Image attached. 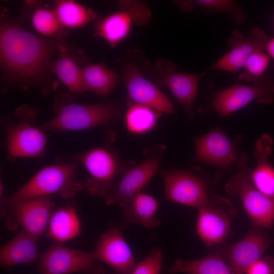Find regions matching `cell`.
<instances>
[{"mask_svg":"<svg viewBox=\"0 0 274 274\" xmlns=\"http://www.w3.org/2000/svg\"><path fill=\"white\" fill-rule=\"evenodd\" d=\"M27 15L9 18L1 15L0 62L4 80L27 90L41 87L47 93L56 87L50 81L52 58L63 40L35 35L22 26Z\"/></svg>","mask_w":274,"mask_h":274,"instance_id":"cell-1","label":"cell"},{"mask_svg":"<svg viewBox=\"0 0 274 274\" xmlns=\"http://www.w3.org/2000/svg\"><path fill=\"white\" fill-rule=\"evenodd\" d=\"M53 109L54 116L39 125L45 132L83 130L109 125L123 114L121 101L83 104L75 102L71 95L64 93L56 96Z\"/></svg>","mask_w":274,"mask_h":274,"instance_id":"cell-2","label":"cell"},{"mask_svg":"<svg viewBox=\"0 0 274 274\" xmlns=\"http://www.w3.org/2000/svg\"><path fill=\"white\" fill-rule=\"evenodd\" d=\"M159 174L168 201L198 209L213 204L221 196L215 192L218 179L198 166L168 168L160 170Z\"/></svg>","mask_w":274,"mask_h":274,"instance_id":"cell-3","label":"cell"},{"mask_svg":"<svg viewBox=\"0 0 274 274\" xmlns=\"http://www.w3.org/2000/svg\"><path fill=\"white\" fill-rule=\"evenodd\" d=\"M115 136L113 132H109L102 145L68 157L82 164L88 172L89 176L83 184L93 196L104 198L114 184L115 178L135 165L133 161L121 159L113 145Z\"/></svg>","mask_w":274,"mask_h":274,"instance_id":"cell-4","label":"cell"},{"mask_svg":"<svg viewBox=\"0 0 274 274\" xmlns=\"http://www.w3.org/2000/svg\"><path fill=\"white\" fill-rule=\"evenodd\" d=\"M79 163L56 159L55 162L43 167L10 196L2 198L1 210L17 200L58 194L70 199L85 189L76 178Z\"/></svg>","mask_w":274,"mask_h":274,"instance_id":"cell-5","label":"cell"},{"mask_svg":"<svg viewBox=\"0 0 274 274\" xmlns=\"http://www.w3.org/2000/svg\"><path fill=\"white\" fill-rule=\"evenodd\" d=\"M37 116L35 108L25 105L15 110L13 118L6 120L5 146L10 161L38 157L45 153L47 138L45 131L35 124Z\"/></svg>","mask_w":274,"mask_h":274,"instance_id":"cell-6","label":"cell"},{"mask_svg":"<svg viewBox=\"0 0 274 274\" xmlns=\"http://www.w3.org/2000/svg\"><path fill=\"white\" fill-rule=\"evenodd\" d=\"M242 140L241 136L231 139L219 127H216L194 139L193 163L215 167L217 169L215 177L218 179L234 168H243L246 166L248 156L238 148Z\"/></svg>","mask_w":274,"mask_h":274,"instance_id":"cell-7","label":"cell"},{"mask_svg":"<svg viewBox=\"0 0 274 274\" xmlns=\"http://www.w3.org/2000/svg\"><path fill=\"white\" fill-rule=\"evenodd\" d=\"M274 99V81L264 77L251 85L236 83L214 93L200 112L213 111L220 118L226 117L256 101L261 105L271 103Z\"/></svg>","mask_w":274,"mask_h":274,"instance_id":"cell-8","label":"cell"},{"mask_svg":"<svg viewBox=\"0 0 274 274\" xmlns=\"http://www.w3.org/2000/svg\"><path fill=\"white\" fill-rule=\"evenodd\" d=\"M166 148L155 145L145 150L146 158L124 173L104 197L107 204H117L123 209L149 183L159 170Z\"/></svg>","mask_w":274,"mask_h":274,"instance_id":"cell-9","label":"cell"},{"mask_svg":"<svg viewBox=\"0 0 274 274\" xmlns=\"http://www.w3.org/2000/svg\"><path fill=\"white\" fill-rule=\"evenodd\" d=\"M251 173L247 166L241 168L226 183L225 191L231 196L239 197L253 225L268 228L274 223V199L256 188Z\"/></svg>","mask_w":274,"mask_h":274,"instance_id":"cell-10","label":"cell"},{"mask_svg":"<svg viewBox=\"0 0 274 274\" xmlns=\"http://www.w3.org/2000/svg\"><path fill=\"white\" fill-rule=\"evenodd\" d=\"M147 77L158 87L168 89L182 106L188 117H194V104L202 73L192 74L177 71L175 64L165 59L157 60L147 73Z\"/></svg>","mask_w":274,"mask_h":274,"instance_id":"cell-11","label":"cell"},{"mask_svg":"<svg viewBox=\"0 0 274 274\" xmlns=\"http://www.w3.org/2000/svg\"><path fill=\"white\" fill-rule=\"evenodd\" d=\"M120 68V78L125 84L130 103L145 106L160 113L177 115L170 98L142 73L134 59L124 57Z\"/></svg>","mask_w":274,"mask_h":274,"instance_id":"cell-12","label":"cell"},{"mask_svg":"<svg viewBox=\"0 0 274 274\" xmlns=\"http://www.w3.org/2000/svg\"><path fill=\"white\" fill-rule=\"evenodd\" d=\"M53 205L49 196L35 197L15 201L1 212L8 229L20 227L39 238L47 232Z\"/></svg>","mask_w":274,"mask_h":274,"instance_id":"cell-13","label":"cell"},{"mask_svg":"<svg viewBox=\"0 0 274 274\" xmlns=\"http://www.w3.org/2000/svg\"><path fill=\"white\" fill-rule=\"evenodd\" d=\"M40 274H104L102 266L92 252L68 248L61 243L51 245L40 257Z\"/></svg>","mask_w":274,"mask_h":274,"instance_id":"cell-14","label":"cell"},{"mask_svg":"<svg viewBox=\"0 0 274 274\" xmlns=\"http://www.w3.org/2000/svg\"><path fill=\"white\" fill-rule=\"evenodd\" d=\"M117 12L98 20L95 27L96 36L115 47L129 35L133 23L144 26L149 21L150 12L146 4L138 1H119Z\"/></svg>","mask_w":274,"mask_h":274,"instance_id":"cell-15","label":"cell"},{"mask_svg":"<svg viewBox=\"0 0 274 274\" xmlns=\"http://www.w3.org/2000/svg\"><path fill=\"white\" fill-rule=\"evenodd\" d=\"M261 228L253 225L238 241L230 245H221L218 248L216 253L235 273H245L248 267L262 257L266 250L271 245V239Z\"/></svg>","mask_w":274,"mask_h":274,"instance_id":"cell-16","label":"cell"},{"mask_svg":"<svg viewBox=\"0 0 274 274\" xmlns=\"http://www.w3.org/2000/svg\"><path fill=\"white\" fill-rule=\"evenodd\" d=\"M268 40L267 34L257 27L252 29L247 36L238 30H234L228 40L229 50L202 72V75L213 71L237 73L243 68L245 61L252 53L265 50Z\"/></svg>","mask_w":274,"mask_h":274,"instance_id":"cell-17","label":"cell"},{"mask_svg":"<svg viewBox=\"0 0 274 274\" xmlns=\"http://www.w3.org/2000/svg\"><path fill=\"white\" fill-rule=\"evenodd\" d=\"M198 210L196 231L199 237L208 247L223 243L230 232V218L236 212L231 201L221 196L213 204Z\"/></svg>","mask_w":274,"mask_h":274,"instance_id":"cell-18","label":"cell"},{"mask_svg":"<svg viewBox=\"0 0 274 274\" xmlns=\"http://www.w3.org/2000/svg\"><path fill=\"white\" fill-rule=\"evenodd\" d=\"M92 253L96 260L112 268L114 274H131L136 264L129 245L116 226L109 228L99 236Z\"/></svg>","mask_w":274,"mask_h":274,"instance_id":"cell-19","label":"cell"},{"mask_svg":"<svg viewBox=\"0 0 274 274\" xmlns=\"http://www.w3.org/2000/svg\"><path fill=\"white\" fill-rule=\"evenodd\" d=\"M65 43L63 44L58 51V56L51 64L50 70L66 87L74 94H83L88 91L86 87L83 67L79 65L77 53L73 52Z\"/></svg>","mask_w":274,"mask_h":274,"instance_id":"cell-20","label":"cell"},{"mask_svg":"<svg viewBox=\"0 0 274 274\" xmlns=\"http://www.w3.org/2000/svg\"><path fill=\"white\" fill-rule=\"evenodd\" d=\"M38 238L20 230L0 249V264L5 268L32 262L40 257Z\"/></svg>","mask_w":274,"mask_h":274,"instance_id":"cell-21","label":"cell"},{"mask_svg":"<svg viewBox=\"0 0 274 274\" xmlns=\"http://www.w3.org/2000/svg\"><path fill=\"white\" fill-rule=\"evenodd\" d=\"M272 139L268 134H264L255 143L254 153L257 165L251 170V177L253 185L264 195L274 197V168L268 161L272 150Z\"/></svg>","mask_w":274,"mask_h":274,"instance_id":"cell-22","label":"cell"},{"mask_svg":"<svg viewBox=\"0 0 274 274\" xmlns=\"http://www.w3.org/2000/svg\"><path fill=\"white\" fill-rule=\"evenodd\" d=\"M158 201L152 195L140 192L123 208V219L126 224H138L154 228L160 222L157 216Z\"/></svg>","mask_w":274,"mask_h":274,"instance_id":"cell-23","label":"cell"},{"mask_svg":"<svg viewBox=\"0 0 274 274\" xmlns=\"http://www.w3.org/2000/svg\"><path fill=\"white\" fill-rule=\"evenodd\" d=\"M81 222L74 207H62L51 215L46 234L56 243L71 240L79 235Z\"/></svg>","mask_w":274,"mask_h":274,"instance_id":"cell-24","label":"cell"},{"mask_svg":"<svg viewBox=\"0 0 274 274\" xmlns=\"http://www.w3.org/2000/svg\"><path fill=\"white\" fill-rule=\"evenodd\" d=\"M85 83L88 91L99 97L108 96L120 81V76L104 64H87L83 67Z\"/></svg>","mask_w":274,"mask_h":274,"instance_id":"cell-25","label":"cell"},{"mask_svg":"<svg viewBox=\"0 0 274 274\" xmlns=\"http://www.w3.org/2000/svg\"><path fill=\"white\" fill-rule=\"evenodd\" d=\"M161 113L145 106L130 103L124 116L127 131L134 135H144L156 126Z\"/></svg>","mask_w":274,"mask_h":274,"instance_id":"cell-26","label":"cell"},{"mask_svg":"<svg viewBox=\"0 0 274 274\" xmlns=\"http://www.w3.org/2000/svg\"><path fill=\"white\" fill-rule=\"evenodd\" d=\"M54 11L65 28H77L93 21L97 14L91 9L72 0L57 1Z\"/></svg>","mask_w":274,"mask_h":274,"instance_id":"cell-27","label":"cell"},{"mask_svg":"<svg viewBox=\"0 0 274 274\" xmlns=\"http://www.w3.org/2000/svg\"><path fill=\"white\" fill-rule=\"evenodd\" d=\"M182 11L189 12L193 6L201 8L209 12H220L226 14L233 19L235 22L241 25L246 20L243 8L237 2L232 0H183L175 2Z\"/></svg>","mask_w":274,"mask_h":274,"instance_id":"cell-28","label":"cell"},{"mask_svg":"<svg viewBox=\"0 0 274 274\" xmlns=\"http://www.w3.org/2000/svg\"><path fill=\"white\" fill-rule=\"evenodd\" d=\"M30 14L31 24L34 29L44 37L63 40L67 32L60 22L53 9L44 7H32Z\"/></svg>","mask_w":274,"mask_h":274,"instance_id":"cell-29","label":"cell"},{"mask_svg":"<svg viewBox=\"0 0 274 274\" xmlns=\"http://www.w3.org/2000/svg\"><path fill=\"white\" fill-rule=\"evenodd\" d=\"M269 57L262 51L252 53L246 60L243 67V71L238 76L239 81L256 83L264 76V74L268 67Z\"/></svg>","mask_w":274,"mask_h":274,"instance_id":"cell-30","label":"cell"},{"mask_svg":"<svg viewBox=\"0 0 274 274\" xmlns=\"http://www.w3.org/2000/svg\"><path fill=\"white\" fill-rule=\"evenodd\" d=\"M162 263V251L161 249L154 247L136 264L131 274H160Z\"/></svg>","mask_w":274,"mask_h":274,"instance_id":"cell-31","label":"cell"},{"mask_svg":"<svg viewBox=\"0 0 274 274\" xmlns=\"http://www.w3.org/2000/svg\"><path fill=\"white\" fill-rule=\"evenodd\" d=\"M246 274H274V259L269 256L261 257L246 270Z\"/></svg>","mask_w":274,"mask_h":274,"instance_id":"cell-32","label":"cell"},{"mask_svg":"<svg viewBox=\"0 0 274 274\" xmlns=\"http://www.w3.org/2000/svg\"><path fill=\"white\" fill-rule=\"evenodd\" d=\"M265 50L269 57L274 61V37L268 41L265 46Z\"/></svg>","mask_w":274,"mask_h":274,"instance_id":"cell-33","label":"cell"}]
</instances>
